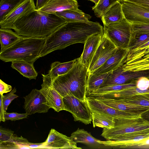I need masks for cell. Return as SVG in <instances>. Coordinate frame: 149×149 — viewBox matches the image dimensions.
Segmentation results:
<instances>
[{
    "instance_id": "cell-46",
    "label": "cell",
    "mask_w": 149,
    "mask_h": 149,
    "mask_svg": "<svg viewBox=\"0 0 149 149\" xmlns=\"http://www.w3.org/2000/svg\"><path fill=\"white\" fill-rule=\"evenodd\" d=\"M141 117L143 119L149 122V109L142 113Z\"/></svg>"
},
{
    "instance_id": "cell-18",
    "label": "cell",
    "mask_w": 149,
    "mask_h": 149,
    "mask_svg": "<svg viewBox=\"0 0 149 149\" xmlns=\"http://www.w3.org/2000/svg\"><path fill=\"white\" fill-rule=\"evenodd\" d=\"M128 52L127 49L117 48L115 53L92 73L95 74H101L116 69L123 65V61Z\"/></svg>"
},
{
    "instance_id": "cell-34",
    "label": "cell",
    "mask_w": 149,
    "mask_h": 149,
    "mask_svg": "<svg viewBox=\"0 0 149 149\" xmlns=\"http://www.w3.org/2000/svg\"><path fill=\"white\" fill-rule=\"evenodd\" d=\"M121 0H100L98 3L92 7L95 15L100 17L111 6Z\"/></svg>"
},
{
    "instance_id": "cell-16",
    "label": "cell",
    "mask_w": 149,
    "mask_h": 149,
    "mask_svg": "<svg viewBox=\"0 0 149 149\" xmlns=\"http://www.w3.org/2000/svg\"><path fill=\"white\" fill-rule=\"evenodd\" d=\"M40 148L80 149L77 143L66 135L58 132L54 129L50 131L48 136Z\"/></svg>"
},
{
    "instance_id": "cell-44",
    "label": "cell",
    "mask_w": 149,
    "mask_h": 149,
    "mask_svg": "<svg viewBox=\"0 0 149 149\" xmlns=\"http://www.w3.org/2000/svg\"><path fill=\"white\" fill-rule=\"evenodd\" d=\"M140 5L149 10V0H125Z\"/></svg>"
},
{
    "instance_id": "cell-49",
    "label": "cell",
    "mask_w": 149,
    "mask_h": 149,
    "mask_svg": "<svg viewBox=\"0 0 149 149\" xmlns=\"http://www.w3.org/2000/svg\"><path fill=\"white\" fill-rule=\"evenodd\" d=\"M94 2L95 5L97 4L99 2L100 0H88Z\"/></svg>"
},
{
    "instance_id": "cell-22",
    "label": "cell",
    "mask_w": 149,
    "mask_h": 149,
    "mask_svg": "<svg viewBox=\"0 0 149 149\" xmlns=\"http://www.w3.org/2000/svg\"><path fill=\"white\" fill-rule=\"evenodd\" d=\"M55 14L63 18L66 22H86L91 17L90 15L84 13L78 8L64 10Z\"/></svg>"
},
{
    "instance_id": "cell-7",
    "label": "cell",
    "mask_w": 149,
    "mask_h": 149,
    "mask_svg": "<svg viewBox=\"0 0 149 149\" xmlns=\"http://www.w3.org/2000/svg\"><path fill=\"white\" fill-rule=\"evenodd\" d=\"M63 101L64 110L72 114L74 121L85 125L91 123L92 120L91 113L86 100H81L73 95H70L63 97Z\"/></svg>"
},
{
    "instance_id": "cell-51",
    "label": "cell",
    "mask_w": 149,
    "mask_h": 149,
    "mask_svg": "<svg viewBox=\"0 0 149 149\" xmlns=\"http://www.w3.org/2000/svg\"><path fill=\"white\" fill-rule=\"evenodd\" d=\"M148 78H149V77Z\"/></svg>"
},
{
    "instance_id": "cell-17",
    "label": "cell",
    "mask_w": 149,
    "mask_h": 149,
    "mask_svg": "<svg viewBox=\"0 0 149 149\" xmlns=\"http://www.w3.org/2000/svg\"><path fill=\"white\" fill-rule=\"evenodd\" d=\"M103 37V33L95 34L88 37L84 44L83 51L79 58L81 63L88 69Z\"/></svg>"
},
{
    "instance_id": "cell-47",
    "label": "cell",
    "mask_w": 149,
    "mask_h": 149,
    "mask_svg": "<svg viewBox=\"0 0 149 149\" xmlns=\"http://www.w3.org/2000/svg\"><path fill=\"white\" fill-rule=\"evenodd\" d=\"M0 121H3L5 122V120L4 118V112L2 105L1 102L0 101Z\"/></svg>"
},
{
    "instance_id": "cell-21",
    "label": "cell",
    "mask_w": 149,
    "mask_h": 149,
    "mask_svg": "<svg viewBox=\"0 0 149 149\" xmlns=\"http://www.w3.org/2000/svg\"><path fill=\"white\" fill-rule=\"evenodd\" d=\"M101 20L104 26L118 22L124 19L122 3L118 1L115 3L101 15Z\"/></svg>"
},
{
    "instance_id": "cell-33",
    "label": "cell",
    "mask_w": 149,
    "mask_h": 149,
    "mask_svg": "<svg viewBox=\"0 0 149 149\" xmlns=\"http://www.w3.org/2000/svg\"><path fill=\"white\" fill-rule=\"evenodd\" d=\"M118 100L143 107H149V93L132 95Z\"/></svg>"
},
{
    "instance_id": "cell-31",
    "label": "cell",
    "mask_w": 149,
    "mask_h": 149,
    "mask_svg": "<svg viewBox=\"0 0 149 149\" xmlns=\"http://www.w3.org/2000/svg\"><path fill=\"white\" fill-rule=\"evenodd\" d=\"M70 137L73 141L77 143L99 144V140L93 137L90 133L82 129H79L78 128L72 133Z\"/></svg>"
},
{
    "instance_id": "cell-15",
    "label": "cell",
    "mask_w": 149,
    "mask_h": 149,
    "mask_svg": "<svg viewBox=\"0 0 149 149\" xmlns=\"http://www.w3.org/2000/svg\"><path fill=\"white\" fill-rule=\"evenodd\" d=\"M24 98V108L29 115L36 113H47L50 109L47 105L45 98L40 90L34 89Z\"/></svg>"
},
{
    "instance_id": "cell-25",
    "label": "cell",
    "mask_w": 149,
    "mask_h": 149,
    "mask_svg": "<svg viewBox=\"0 0 149 149\" xmlns=\"http://www.w3.org/2000/svg\"><path fill=\"white\" fill-rule=\"evenodd\" d=\"M10 29H0V52L10 47L23 38Z\"/></svg>"
},
{
    "instance_id": "cell-4",
    "label": "cell",
    "mask_w": 149,
    "mask_h": 149,
    "mask_svg": "<svg viewBox=\"0 0 149 149\" xmlns=\"http://www.w3.org/2000/svg\"><path fill=\"white\" fill-rule=\"evenodd\" d=\"M46 38L23 37L0 52V59L5 62L21 61L33 63L40 58Z\"/></svg>"
},
{
    "instance_id": "cell-38",
    "label": "cell",
    "mask_w": 149,
    "mask_h": 149,
    "mask_svg": "<svg viewBox=\"0 0 149 149\" xmlns=\"http://www.w3.org/2000/svg\"><path fill=\"white\" fill-rule=\"evenodd\" d=\"M134 38V40L127 49L128 50L135 49L149 41V33L140 34Z\"/></svg>"
},
{
    "instance_id": "cell-3",
    "label": "cell",
    "mask_w": 149,
    "mask_h": 149,
    "mask_svg": "<svg viewBox=\"0 0 149 149\" xmlns=\"http://www.w3.org/2000/svg\"><path fill=\"white\" fill-rule=\"evenodd\" d=\"M88 69L75 59L72 68L66 73L59 76L52 81L54 87L63 97L73 95L86 100Z\"/></svg>"
},
{
    "instance_id": "cell-36",
    "label": "cell",
    "mask_w": 149,
    "mask_h": 149,
    "mask_svg": "<svg viewBox=\"0 0 149 149\" xmlns=\"http://www.w3.org/2000/svg\"><path fill=\"white\" fill-rule=\"evenodd\" d=\"M16 92L15 88L5 95L0 94V101L1 102L2 108L4 112H6L8 106L14 99L19 96L15 94Z\"/></svg>"
},
{
    "instance_id": "cell-32",
    "label": "cell",
    "mask_w": 149,
    "mask_h": 149,
    "mask_svg": "<svg viewBox=\"0 0 149 149\" xmlns=\"http://www.w3.org/2000/svg\"><path fill=\"white\" fill-rule=\"evenodd\" d=\"M148 93H149V87L146 90H141L136 87L118 91L108 93L106 95L107 98L118 100L132 95Z\"/></svg>"
},
{
    "instance_id": "cell-50",
    "label": "cell",
    "mask_w": 149,
    "mask_h": 149,
    "mask_svg": "<svg viewBox=\"0 0 149 149\" xmlns=\"http://www.w3.org/2000/svg\"><path fill=\"white\" fill-rule=\"evenodd\" d=\"M123 0H121V1H123Z\"/></svg>"
},
{
    "instance_id": "cell-10",
    "label": "cell",
    "mask_w": 149,
    "mask_h": 149,
    "mask_svg": "<svg viewBox=\"0 0 149 149\" xmlns=\"http://www.w3.org/2000/svg\"><path fill=\"white\" fill-rule=\"evenodd\" d=\"M143 77H149V70L126 71L123 70L121 66L109 74L101 87L126 84Z\"/></svg>"
},
{
    "instance_id": "cell-28",
    "label": "cell",
    "mask_w": 149,
    "mask_h": 149,
    "mask_svg": "<svg viewBox=\"0 0 149 149\" xmlns=\"http://www.w3.org/2000/svg\"><path fill=\"white\" fill-rule=\"evenodd\" d=\"M99 74H88L86 95L101 87L109 74L112 71Z\"/></svg>"
},
{
    "instance_id": "cell-1",
    "label": "cell",
    "mask_w": 149,
    "mask_h": 149,
    "mask_svg": "<svg viewBox=\"0 0 149 149\" xmlns=\"http://www.w3.org/2000/svg\"><path fill=\"white\" fill-rule=\"evenodd\" d=\"M99 33H103V28L97 22H66L46 38L40 57L74 44H84L88 37Z\"/></svg>"
},
{
    "instance_id": "cell-5",
    "label": "cell",
    "mask_w": 149,
    "mask_h": 149,
    "mask_svg": "<svg viewBox=\"0 0 149 149\" xmlns=\"http://www.w3.org/2000/svg\"><path fill=\"white\" fill-rule=\"evenodd\" d=\"M103 35L117 48L128 49L134 40L132 24L125 18L117 23L104 26Z\"/></svg>"
},
{
    "instance_id": "cell-14",
    "label": "cell",
    "mask_w": 149,
    "mask_h": 149,
    "mask_svg": "<svg viewBox=\"0 0 149 149\" xmlns=\"http://www.w3.org/2000/svg\"><path fill=\"white\" fill-rule=\"evenodd\" d=\"M86 100L90 109L104 113L114 118H137L141 114L118 110L110 107L92 96H86Z\"/></svg>"
},
{
    "instance_id": "cell-8",
    "label": "cell",
    "mask_w": 149,
    "mask_h": 149,
    "mask_svg": "<svg viewBox=\"0 0 149 149\" xmlns=\"http://www.w3.org/2000/svg\"><path fill=\"white\" fill-rule=\"evenodd\" d=\"M149 138V129L120 135L106 141L99 140V144L121 148H137L138 143Z\"/></svg>"
},
{
    "instance_id": "cell-37",
    "label": "cell",
    "mask_w": 149,
    "mask_h": 149,
    "mask_svg": "<svg viewBox=\"0 0 149 149\" xmlns=\"http://www.w3.org/2000/svg\"><path fill=\"white\" fill-rule=\"evenodd\" d=\"M124 70L138 71L149 70V61L122 65Z\"/></svg>"
},
{
    "instance_id": "cell-29",
    "label": "cell",
    "mask_w": 149,
    "mask_h": 149,
    "mask_svg": "<svg viewBox=\"0 0 149 149\" xmlns=\"http://www.w3.org/2000/svg\"><path fill=\"white\" fill-rule=\"evenodd\" d=\"M137 79L126 84L111 85L100 88L86 95V96H92L95 95L107 93L118 91L136 87Z\"/></svg>"
},
{
    "instance_id": "cell-9",
    "label": "cell",
    "mask_w": 149,
    "mask_h": 149,
    "mask_svg": "<svg viewBox=\"0 0 149 149\" xmlns=\"http://www.w3.org/2000/svg\"><path fill=\"white\" fill-rule=\"evenodd\" d=\"M36 10L34 0H22L0 20V28L12 29L17 20Z\"/></svg>"
},
{
    "instance_id": "cell-39",
    "label": "cell",
    "mask_w": 149,
    "mask_h": 149,
    "mask_svg": "<svg viewBox=\"0 0 149 149\" xmlns=\"http://www.w3.org/2000/svg\"><path fill=\"white\" fill-rule=\"evenodd\" d=\"M132 32L133 36L149 33V23L132 24Z\"/></svg>"
},
{
    "instance_id": "cell-12",
    "label": "cell",
    "mask_w": 149,
    "mask_h": 149,
    "mask_svg": "<svg viewBox=\"0 0 149 149\" xmlns=\"http://www.w3.org/2000/svg\"><path fill=\"white\" fill-rule=\"evenodd\" d=\"M125 18L132 24L149 23V10L136 3L121 1Z\"/></svg>"
},
{
    "instance_id": "cell-26",
    "label": "cell",
    "mask_w": 149,
    "mask_h": 149,
    "mask_svg": "<svg viewBox=\"0 0 149 149\" xmlns=\"http://www.w3.org/2000/svg\"><path fill=\"white\" fill-rule=\"evenodd\" d=\"M75 61V59L62 63L58 61L54 62L52 63L50 69L47 74L53 81L59 76L69 72L73 67Z\"/></svg>"
},
{
    "instance_id": "cell-48",
    "label": "cell",
    "mask_w": 149,
    "mask_h": 149,
    "mask_svg": "<svg viewBox=\"0 0 149 149\" xmlns=\"http://www.w3.org/2000/svg\"><path fill=\"white\" fill-rule=\"evenodd\" d=\"M149 61V55L145 57L144 58L142 59H141V60H140L138 62L135 63H137L143 62H145ZM132 64H133V63H132Z\"/></svg>"
},
{
    "instance_id": "cell-6",
    "label": "cell",
    "mask_w": 149,
    "mask_h": 149,
    "mask_svg": "<svg viewBox=\"0 0 149 149\" xmlns=\"http://www.w3.org/2000/svg\"><path fill=\"white\" fill-rule=\"evenodd\" d=\"M114 127L103 128L101 135L107 140L126 134L149 129V122L141 117L133 119L114 118Z\"/></svg>"
},
{
    "instance_id": "cell-27",
    "label": "cell",
    "mask_w": 149,
    "mask_h": 149,
    "mask_svg": "<svg viewBox=\"0 0 149 149\" xmlns=\"http://www.w3.org/2000/svg\"><path fill=\"white\" fill-rule=\"evenodd\" d=\"M91 111L93 127H97L111 129L114 127L115 122L114 118L102 113Z\"/></svg>"
},
{
    "instance_id": "cell-43",
    "label": "cell",
    "mask_w": 149,
    "mask_h": 149,
    "mask_svg": "<svg viewBox=\"0 0 149 149\" xmlns=\"http://www.w3.org/2000/svg\"><path fill=\"white\" fill-rule=\"evenodd\" d=\"M12 90V87L0 79V94L3 95L4 93L10 92Z\"/></svg>"
},
{
    "instance_id": "cell-23",
    "label": "cell",
    "mask_w": 149,
    "mask_h": 149,
    "mask_svg": "<svg viewBox=\"0 0 149 149\" xmlns=\"http://www.w3.org/2000/svg\"><path fill=\"white\" fill-rule=\"evenodd\" d=\"M149 55V41L140 46L128 50L123 64L127 65L138 62Z\"/></svg>"
},
{
    "instance_id": "cell-30",
    "label": "cell",
    "mask_w": 149,
    "mask_h": 149,
    "mask_svg": "<svg viewBox=\"0 0 149 149\" xmlns=\"http://www.w3.org/2000/svg\"><path fill=\"white\" fill-rule=\"evenodd\" d=\"M31 143L22 136L18 137L13 134L9 140L0 143V149H30Z\"/></svg>"
},
{
    "instance_id": "cell-24",
    "label": "cell",
    "mask_w": 149,
    "mask_h": 149,
    "mask_svg": "<svg viewBox=\"0 0 149 149\" xmlns=\"http://www.w3.org/2000/svg\"><path fill=\"white\" fill-rule=\"evenodd\" d=\"M33 64L25 61H15L12 62L11 67L24 77L29 80L35 79L38 74L34 68Z\"/></svg>"
},
{
    "instance_id": "cell-19",
    "label": "cell",
    "mask_w": 149,
    "mask_h": 149,
    "mask_svg": "<svg viewBox=\"0 0 149 149\" xmlns=\"http://www.w3.org/2000/svg\"><path fill=\"white\" fill-rule=\"evenodd\" d=\"M107 105L117 109L126 112L141 114L149 109V107L127 102L120 100L92 96Z\"/></svg>"
},
{
    "instance_id": "cell-45",
    "label": "cell",
    "mask_w": 149,
    "mask_h": 149,
    "mask_svg": "<svg viewBox=\"0 0 149 149\" xmlns=\"http://www.w3.org/2000/svg\"><path fill=\"white\" fill-rule=\"evenodd\" d=\"M49 0H37L36 4V10L41 8L45 5Z\"/></svg>"
},
{
    "instance_id": "cell-11",
    "label": "cell",
    "mask_w": 149,
    "mask_h": 149,
    "mask_svg": "<svg viewBox=\"0 0 149 149\" xmlns=\"http://www.w3.org/2000/svg\"><path fill=\"white\" fill-rule=\"evenodd\" d=\"M117 48L103 35L100 44L90 63L88 69V74L102 65L115 52Z\"/></svg>"
},
{
    "instance_id": "cell-42",
    "label": "cell",
    "mask_w": 149,
    "mask_h": 149,
    "mask_svg": "<svg viewBox=\"0 0 149 149\" xmlns=\"http://www.w3.org/2000/svg\"><path fill=\"white\" fill-rule=\"evenodd\" d=\"M136 87L141 90H146L149 87V78L141 77L137 80Z\"/></svg>"
},
{
    "instance_id": "cell-20",
    "label": "cell",
    "mask_w": 149,
    "mask_h": 149,
    "mask_svg": "<svg viewBox=\"0 0 149 149\" xmlns=\"http://www.w3.org/2000/svg\"><path fill=\"white\" fill-rule=\"evenodd\" d=\"M77 0H49L38 12L43 14H55L64 10L78 8Z\"/></svg>"
},
{
    "instance_id": "cell-35",
    "label": "cell",
    "mask_w": 149,
    "mask_h": 149,
    "mask_svg": "<svg viewBox=\"0 0 149 149\" xmlns=\"http://www.w3.org/2000/svg\"><path fill=\"white\" fill-rule=\"evenodd\" d=\"M22 0H1L0 20L12 10Z\"/></svg>"
},
{
    "instance_id": "cell-13",
    "label": "cell",
    "mask_w": 149,
    "mask_h": 149,
    "mask_svg": "<svg viewBox=\"0 0 149 149\" xmlns=\"http://www.w3.org/2000/svg\"><path fill=\"white\" fill-rule=\"evenodd\" d=\"M42 75L43 83L40 91L45 98L47 105L57 112L64 110L63 97L54 87L51 79L47 74Z\"/></svg>"
},
{
    "instance_id": "cell-2",
    "label": "cell",
    "mask_w": 149,
    "mask_h": 149,
    "mask_svg": "<svg viewBox=\"0 0 149 149\" xmlns=\"http://www.w3.org/2000/svg\"><path fill=\"white\" fill-rule=\"evenodd\" d=\"M66 22L55 13L43 14L36 10L17 20L12 29L23 37L47 38Z\"/></svg>"
},
{
    "instance_id": "cell-41",
    "label": "cell",
    "mask_w": 149,
    "mask_h": 149,
    "mask_svg": "<svg viewBox=\"0 0 149 149\" xmlns=\"http://www.w3.org/2000/svg\"><path fill=\"white\" fill-rule=\"evenodd\" d=\"M14 132L10 130L0 128V143L10 139L14 134Z\"/></svg>"
},
{
    "instance_id": "cell-40",
    "label": "cell",
    "mask_w": 149,
    "mask_h": 149,
    "mask_svg": "<svg viewBox=\"0 0 149 149\" xmlns=\"http://www.w3.org/2000/svg\"><path fill=\"white\" fill-rule=\"evenodd\" d=\"M28 115L26 113H17L4 112V118L5 121L8 120L15 121L27 118Z\"/></svg>"
}]
</instances>
